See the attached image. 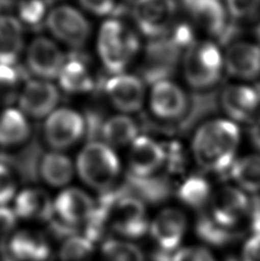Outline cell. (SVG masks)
I'll use <instances>...</instances> for the list:
<instances>
[{"label":"cell","mask_w":260,"mask_h":261,"mask_svg":"<svg viewBox=\"0 0 260 261\" xmlns=\"http://www.w3.org/2000/svg\"><path fill=\"white\" fill-rule=\"evenodd\" d=\"M91 222L106 235L115 232L125 239H140L149 231L145 203L120 188L101 194Z\"/></svg>","instance_id":"6da1fadb"},{"label":"cell","mask_w":260,"mask_h":261,"mask_svg":"<svg viewBox=\"0 0 260 261\" xmlns=\"http://www.w3.org/2000/svg\"><path fill=\"white\" fill-rule=\"evenodd\" d=\"M240 144V128L230 120L204 123L194 135L193 153L204 171L226 175L235 162Z\"/></svg>","instance_id":"7a4b0ae2"},{"label":"cell","mask_w":260,"mask_h":261,"mask_svg":"<svg viewBox=\"0 0 260 261\" xmlns=\"http://www.w3.org/2000/svg\"><path fill=\"white\" fill-rule=\"evenodd\" d=\"M194 31L187 23L174 24L168 34L151 39L148 44L141 67L143 81L150 85L169 81L185 52L195 43Z\"/></svg>","instance_id":"3957f363"},{"label":"cell","mask_w":260,"mask_h":261,"mask_svg":"<svg viewBox=\"0 0 260 261\" xmlns=\"http://www.w3.org/2000/svg\"><path fill=\"white\" fill-rule=\"evenodd\" d=\"M119 170L116 153L102 142L87 143L77 158V171L82 180L101 194L113 189Z\"/></svg>","instance_id":"277c9868"},{"label":"cell","mask_w":260,"mask_h":261,"mask_svg":"<svg viewBox=\"0 0 260 261\" xmlns=\"http://www.w3.org/2000/svg\"><path fill=\"white\" fill-rule=\"evenodd\" d=\"M185 78L195 90H207L220 81L224 57L218 45L212 41H195L186 50L184 59Z\"/></svg>","instance_id":"5b68a950"},{"label":"cell","mask_w":260,"mask_h":261,"mask_svg":"<svg viewBox=\"0 0 260 261\" xmlns=\"http://www.w3.org/2000/svg\"><path fill=\"white\" fill-rule=\"evenodd\" d=\"M139 49V39L133 31L115 20L101 27L97 50L105 67L114 74H119L127 67Z\"/></svg>","instance_id":"8992f818"},{"label":"cell","mask_w":260,"mask_h":261,"mask_svg":"<svg viewBox=\"0 0 260 261\" xmlns=\"http://www.w3.org/2000/svg\"><path fill=\"white\" fill-rule=\"evenodd\" d=\"M176 9L175 0H136L132 16L143 35L156 39L172 29Z\"/></svg>","instance_id":"52a82bcc"},{"label":"cell","mask_w":260,"mask_h":261,"mask_svg":"<svg viewBox=\"0 0 260 261\" xmlns=\"http://www.w3.org/2000/svg\"><path fill=\"white\" fill-rule=\"evenodd\" d=\"M86 130L85 119L75 110L59 109L48 116L45 123V139L58 150L76 144Z\"/></svg>","instance_id":"ba28073f"},{"label":"cell","mask_w":260,"mask_h":261,"mask_svg":"<svg viewBox=\"0 0 260 261\" xmlns=\"http://www.w3.org/2000/svg\"><path fill=\"white\" fill-rule=\"evenodd\" d=\"M46 23L49 31L70 47H82L90 36V23L83 14L70 6H59L52 9Z\"/></svg>","instance_id":"9c48e42d"},{"label":"cell","mask_w":260,"mask_h":261,"mask_svg":"<svg viewBox=\"0 0 260 261\" xmlns=\"http://www.w3.org/2000/svg\"><path fill=\"white\" fill-rule=\"evenodd\" d=\"M192 20L220 41L228 32L231 23L222 0H181Z\"/></svg>","instance_id":"30bf717a"},{"label":"cell","mask_w":260,"mask_h":261,"mask_svg":"<svg viewBox=\"0 0 260 261\" xmlns=\"http://www.w3.org/2000/svg\"><path fill=\"white\" fill-rule=\"evenodd\" d=\"M250 199L240 188L225 186L211 196L210 214L220 225L235 228L248 217Z\"/></svg>","instance_id":"8fae6325"},{"label":"cell","mask_w":260,"mask_h":261,"mask_svg":"<svg viewBox=\"0 0 260 261\" xmlns=\"http://www.w3.org/2000/svg\"><path fill=\"white\" fill-rule=\"evenodd\" d=\"M96 202L84 190L68 188L60 194L54 200L55 217L62 222L80 230L91 220L95 211Z\"/></svg>","instance_id":"7c38bea8"},{"label":"cell","mask_w":260,"mask_h":261,"mask_svg":"<svg viewBox=\"0 0 260 261\" xmlns=\"http://www.w3.org/2000/svg\"><path fill=\"white\" fill-rule=\"evenodd\" d=\"M186 229L187 219L184 212L173 207L162 210L149 226V232L156 242L157 249L168 252H174L180 249Z\"/></svg>","instance_id":"4fadbf2b"},{"label":"cell","mask_w":260,"mask_h":261,"mask_svg":"<svg viewBox=\"0 0 260 261\" xmlns=\"http://www.w3.org/2000/svg\"><path fill=\"white\" fill-rule=\"evenodd\" d=\"M220 105L235 122H250L260 108V88L248 85L227 86L220 94Z\"/></svg>","instance_id":"5bb4252c"},{"label":"cell","mask_w":260,"mask_h":261,"mask_svg":"<svg viewBox=\"0 0 260 261\" xmlns=\"http://www.w3.org/2000/svg\"><path fill=\"white\" fill-rule=\"evenodd\" d=\"M67 58L52 40L44 37L36 38L28 48V67L43 79L58 78Z\"/></svg>","instance_id":"9a60e30c"},{"label":"cell","mask_w":260,"mask_h":261,"mask_svg":"<svg viewBox=\"0 0 260 261\" xmlns=\"http://www.w3.org/2000/svg\"><path fill=\"white\" fill-rule=\"evenodd\" d=\"M109 100L123 113H136L145 101V86L139 77L132 74H115L105 84Z\"/></svg>","instance_id":"2e32d148"},{"label":"cell","mask_w":260,"mask_h":261,"mask_svg":"<svg viewBox=\"0 0 260 261\" xmlns=\"http://www.w3.org/2000/svg\"><path fill=\"white\" fill-rule=\"evenodd\" d=\"M188 107V97L185 92L170 81H162L152 85L150 108L154 115L165 120L183 118Z\"/></svg>","instance_id":"e0dca14e"},{"label":"cell","mask_w":260,"mask_h":261,"mask_svg":"<svg viewBox=\"0 0 260 261\" xmlns=\"http://www.w3.org/2000/svg\"><path fill=\"white\" fill-rule=\"evenodd\" d=\"M166 163L164 144L148 137H138L129 151V173L137 176H151Z\"/></svg>","instance_id":"ac0fdd59"},{"label":"cell","mask_w":260,"mask_h":261,"mask_svg":"<svg viewBox=\"0 0 260 261\" xmlns=\"http://www.w3.org/2000/svg\"><path fill=\"white\" fill-rule=\"evenodd\" d=\"M20 106L27 115L43 118L57 107L60 93L53 84L45 81H29L20 93Z\"/></svg>","instance_id":"d6986e66"},{"label":"cell","mask_w":260,"mask_h":261,"mask_svg":"<svg viewBox=\"0 0 260 261\" xmlns=\"http://www.w3.org/2000/svg\"><path fill=\"white\" fill-rule=\"evenodd\" d=\"M224 64L230 76L251 81L260 74V46L238 41L226 49Z\"/></svg>","instance_id":"ffe728a7"},{"label":"cell","mask_w":260,"mask_h":261,"mask_svg":"<svg viewBox=\"0 0 260 261\" xmlns=\"http://www.w3.org/2000/svg\"><path fill=\"white\" fill-rule=\"evenodd\" d=\"M13 211L24 220L49 222L54 217V202L44 190L28 188L16 196Z\"/></svg>","instance_id":"44dd1931"},{"label":"cell","mask_w":260,"mask_h":261,"mask_svg":"<svg viewBox=\"0 0 260 261\" xmlns=\"http://www.w3.org/2000/svg\"><path fill=\"white\" fill-rule=\"evenodd\" d=\"M8 249L16 261H45L50 255V246L45 234L30 229L14 232Z\"/></svg>","instance_id":"7402d4cb"},{"label":"cell","mask_w":260,"mask_h":261,"mask_svg":"<svg viewBox=\"0 0 260 261\" xmlns=\"http://www.w3.org/2000/svg\"><path fill=\"white\" fill-rule=\"evenodd\" d=\"M58 78L63 91L69 94L88 93L95 86L86 59L81 54H72L66 60Z\"/></svg>","instance_id":"603a6c76"},{"label":"cell","mask_w":260,"mask_h":261,"mask_svg":"<svg viewBox=\"0 0 260 261\" xmlns=\"http://www.w3.org/2000/svg\"><path fill=\"white\" fill-rule=\"evenodd\" d=\"M122 189L143 203L157 204L165 200L171 194V185L168 179L161 176H137L127 174Z\"/></svg>","instance_id":"cb8c5ba5"},{"label":"cell","mask_w":260,"mask_h":261,"mask_svg":"<svg viewBox=\"0 0 260 261\" xmlns=\"http://www.w3.org/2000/svg\"><path fill=\"white\" fill-rule=\"evenodd\" d=\"M23 49V28L15 17L0 16V64L15 65Z\"/></svg>","instance_id":"d4e9b609"},{"label":"cell","mask_w":260,"mask_h":261,"mask_svg":"<svg viewBox=\"0 0 260 261\" xmlns=\"http://www.w3.org/2000/svg\"><path fill=\"white\" fill-rule=\"evenodd\" d=\"M30 132V125L21 111L6 109L0 114V146L12 147L25 142Z\"/></svg>","instance_id":"484cf974"},{"label":"cell","mask_w":260,"mask_h":261,"mask_svg":"<svg viewBox=\"0 0 260 261\" xmlns=\"http://www.w3.org/2000/svg\"><path fill=\"white\" fill-rule=\"evenodd\" d=\"M39 172L48 185L62 187L71 181L73 165L70 158L63 153L48 152L41 158Z\"/></svg>","instance_id":"4316f807"},{"label":"cell","mask_w":260,"mask_h":261,"mask_svg":"<svg viewBox=\"0 0 260 261\" xmlns=\"http://www.w3.org/2000/svg\"><path fill=\"white\" fill-rule=\"evenodd\" d=\"M228 175L245 193L260 192V155H248L235 161Z\"/></svg>","instance_id":"83f0119b"},{"label":"cell","mask_w":260,"mask_h":261,"mask_svg":"<svg viewBox=\"0 0 260 261\" xmlns=\"http://www.w3.org/2000/svg\"><path fill=\"white\" fill-rule=\"evenodd\" d=\"M101 135L108 146L123 147L138 138V126L126 116H114L102 125Z\"/></svg>","instance_id":"f1b7e54d"},{"label":"cell","mask_w":260,"mask_h":261,"mask_svg":"<svg viewBox=\"0 0 260 261\" xmlns=\"http://www.w3.org/2000/svg\"><path fill=\"white\" fill-rule=\"evenodd\" d=\"M176 196L186 206L201 210L211 200L210 184L201 175H190L179 186Z\"/></svg>","instance_id":"f546056e"},{"label":"cell","mask_w":260,"mask_h":261,"mask_svg":"<svg viewBox=\"0 0 260 261\" xmlns=\"http://www.w3.org/2000/svg\"><path fill=\"white\" fill-rule=\"evenodd\" d=\"M196 234L203 242L215 246H225L238 240L239 234L234 228L218 223L211 214L203 213L196 221Z\"/></svg>","instance_id":"4dcf8cb0"},{"label":"cell","mask_w":260,"mask_h":261,"mask_svg":"<svg viewBox=\"0 0 260 261\" xmlns=\"http://www.w3.org/2000/svg\"><path fill=\"white\" fill-rule=\"evenodd\" d=\"M217 110L216 93H197L188 99V107L183 118L179 119V130L187 132L199 120Z\"/></svg>","instance_id":"1f68e13d"},{"label":"cell","mask_w":260,"mask_h":261,"mask_svg":"<svg viewBox=\"0 0 260 261\" xmlns=\"http://www.w3.org/2000/svg\"><path fill=\"white\" fill-rule=\"evenodd\" d=\"M25 71L15 65L0 64V105H11L20 96Z\"/></svg>","instance_id":"d6a6232c"},{"label":"cell","mask_w":260,"mask_h":261,"mask_svg":"<svg viewBox=\"0 0 260 261\" xmlns=\"http://www.w3.org/2000/svg\"><path fill=\"white\" fill-rule=\"evenodd\" d=\"M101 261H146L145 254L136 244L109 239L101 246Z\"/></svg>","instance_id":"836d02e7"},{"label":"cell","mask_w":260,"mask_h":261,"mask_svg":"<svg viewBox=\"0 0 260 261\" xmlns=\"http://www.w3.org/2000/svg\"><path fill=\"white\" fill-rule=\"evenodd\" d=\"M94 244L84 235H75L64 240L60 249L61 261H93Z\"/></svg>","instance_id":"e575fe53"},{"label":"cell","mask_w":260,"mask_h":261,"mask_svg":"<svg viewBox=\"0 0 260 261\" xmlns=\"http://www.w3.org/2000/svg\"><path fill=\"white\" fill-rule=\"evenodd\" d=\"M39 153L40 148L38 144L31 143L20 155L14 156L9 160L23 181H35L37 179L40 167V163L38 162Z\"/></svg>","instance_id":"d590c367"},{"label":"cell","mask_w":260,"mask_h":261,"mask_svg":"<svg viewBox=\"0 0 260 261\" xmlns=\"http://www.w3.org/2000/svg\"><path fill=\"white\" fill-rule=\"evenodd\" d=\"M18 15L27 27L39 30L47 21V2L46 0H22L18 5Z\"/></svg>","instance_id":"8d00e7d4"},{"label":"cell","mask_w":260,"mask_h":261,"mask_svg":"<svg viewBox=\"0 0 260 261\" xmlns=\"http://www.w3.org/2000/svg\"><path fill=\"white\" fill-rule=\"evenodd\" d=\"M226 8L235 21L254 20L260 15V0H226Z\"/></svg>","instance_id":"74e56055"},{"label":"cell","mask_w":260,"mask_h":261,"mask_svg":"<svg viewBox=\"0 0 260 261\" xmlns=\"http://www.w3.org/2000/svg\"><path fill=\"white\" fill-rule=\"evenodd\" d=\"M17 219L12 208L0 206V250L8 249L9 241L15 232Z\"/></svg>","instance_id":"f35d334b"},{"label":"cell","mask_w":260,"mask_h":261,"mask_svg":"<svg viewBox=\"0 0 260 261\" xmlns=\"http://www.w3.org/2000/svg\"><path fill=\"white\" fill-rule=\"evenodd\" d=\"M16 193V179L11 167L0 163V206H6Z\"/></svg>","instance_id":"ab89813d"},{"label":"cell","mask_w":260,"mask_h":261,"mask_svg":"<svg viewBox=\"0 0 260 261\" xmlns=\"http://www.w3.org/2000/svg\"><path fill=\"white\" fill-rule=\"evenodd\" d=\"M174 261H217V259L205 248L187 246L175 251Z\"/></svg>","instance_id":"60d3db41"},{"label":"cell","mask_w":260,"mask_h":261,"mask_svg":"<svg viewBox=\"0 0 260 261\" xmlns=\"http://www.w3.org/2000/svg\"><path fill=\"white\" fill-rule=\"evenodd\" d=\"M87 11L95 15H109L115 9V0H80Z\"/></svg>","instance_id":"b9f144b4"},{"label":"cell","mask_w":260,"mask_h":261,"mask_svg":"<svg viewBox=\"0 0 260 261\" xmlns=\"http://www.w3.org/2000/svg\"><path fill=\"white\" fill-rule=\"evenodd\" d=\"M242 261H260V234H253L245 242Z\"/></svg>","instance_id":"7bdbcfd3"},{"label":"cell","mask_w":260,"mask_h":261,"mask_svg":"<svg viewBox=\"0 0 260 261\" xmlns=\"http://www.w3.org/2000/svg\"><path fill=\"white\" fill-rule=\"evenodd\" d=\"M248 217L253 234H260V196H254L252 199H250Z\"/></svg>","instance_id":"ee69618b"},{"label":"cell","mask_w":260,"mask_h":261,"mask_svg":"<svg viewBox=\"0 0 260 261\" xmlns=\"http://www.w3.org/2000/svg\"><path fill=\"white\" fill-rule=\"evenodd\" d=\"M249 137L253 146L260 150V119L252 122L249 129Z\"/></svg>","instance_id":"f6af8a7d"},{"label":"cell","mask_w":260,"mask_h":261,"mask_svg":"<svg viewBox=\"0 0 260 261\" xmlns=\"http://www.w3.org/2000/svg\"><path fill=\"white\" fill-rule=\"evenodd\" d=\"M15 3H17V0H0V5H3L6 9L12 7Z\"/></svg>","instance_id":"bcb514c9"},{"label":"cell","mask_w":260,"mask_h":261,"mask_svg":"<svg viewBox=\"0 0 260 261\" xmlns=\"http://www.w3.org/2000/svg\"><path fill=\"white\" fill-rule=\"evenodd\" d=\"M256 35H257L258 40L260 41V23H259L258 27H257V29H256Z\"/></svg>","instance_id":"7dc6e473"}]
</instances>
